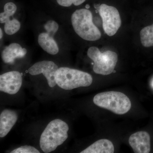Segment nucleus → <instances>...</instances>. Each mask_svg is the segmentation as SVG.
<instances>
[{"label": "nucleus", "mask_w": 153, "mask_h": 153, "mask_svg": "<svg viewBox=\"0 0 153 153\" xmlns=\"http://www.w3.org/2000/svg\"><path fill=\"white\" fill-rule=\"evenodd\" d=\"M94 104L117 114L128 112L131 107L128 97L118 91H110L97 94L93 98Z\"/></svg>", "instance_id": "20e7f679"}, {"label": "nucleus", "mask_w": 153, "mask_h": 153, "mask_svg": "<svg viewBox=\"0 0 153 153\" xmlns=\"http://www.w3.org/2000/svg\"><path fill=\"white\" fill-rule=\"evenodd\" d=\"M69 129L68 124L60 119L50 122L42 133L40 139L41 149L44 153L55 151L68 138Z\"/></svg>", "instance_id": "f257e3e1"}, {"label": "nucleus", "mask_w": 153, "mask_h": 153, "mask_svg": "<svg viewBox=\"0 0 153 153\" xmlns=\"http://www.w3.org/2000/svg\"><path fill=\"white\" fill-rule=\"evenodd\" d=\"M71 22L76 34L85 41H97L101 38V33L94 24L92 13L89 10H76L71 16Z\"/></svg>", "instance_id": "f03ea898"}, {"label": "nucleus", "mask_w": 153, "mask_h": 153, "mask_svg": "<svg viewBox=\"0 0 153 153\" xmlns=\"http://www.w3.org/2000/svg\"><path fill=\"white\" fill-rule=\"evenodd\" d=\"M22 84V74L17 71H11L0 76V91L10 94H16Z\"/></svg>", "instance_id": "6e6552de"}, {"label": "nucleus", "mask_w": 153, "mask_h": 153, "mask_svg": "<svg viewBox=\"0 0 153 153\" xmlns=\"http://www.w3.org/2000/svg\"><path fill=\"white\" fill-rule=\"evenodd\" d=\"M114 148L109 140L101 139L97 141L80 153H113Z\"/></svg>", "instance_id": "f8f14e48"}, {"label": "nucleus", "mask_w": 153, "mask_h": 153, "mask_svg": "<svg viewBox=\"0 0 153 153\" xmlns=\"http://www.w3.org/2000/svg\"><path fill=\"white\" fill-rule=\"evenodd\" d=\"M11 153H40L36 148L30 146H22L17 148L11 152Z\"/></svg>", "instance_id": "a211bd4d"}, {"label": "nucleus", "mask_w": 153, "mask_h": 153, "mask_svg": "<svg viewBox=\"0 0 153 153\" xmlns=\"http://www.w3.org/2000/svg\"><path fill=\"white\" fill-rule=\"evenodd\" d=\"M85 0H57V3L60 6L69 7L72 4L75 6H79L85 2Z\"/></svg>", "instance_id": "6ab92c4d"}, {"label": "nucleus", "mask_w": 153, "mask_h": 153, "mask_svg": "<svg viewBox=\"0 0 153 153\" xmlns=\"http://www.w3.org/2000/svg\"><path fill=\"white\" fill-rule=\"evenodd\" d=\"M87 55L94 61L93 69L96 74L107 75L114 71L118 61L116 52L106 51L102 53L97 47H91L88 50Z\"/></svg>", "instance_id": "39448f33"}, {"label": "nucleus", "mask_w": 153, "mask_h": 153, "mask_svg": "<svg viewBox=\"0 0 153 153\" xmlns=\"http://www.w3.org/2000/svg\"><path fill=\"white\" fill-rule=\"evenodd\" d=\"M141 43L146 47H153V24L143 28L140 32Z\"/></svg>", "instance_id": "4468645a"}, {"label": "nucleus", "mask_w": 153, "mask_h": 153, "mask_svg": "<svg viewBox=\"0 0 153 153\" xmlns=\"http://www.w3.org/2000/svg\"><path fill=\"white\" fill-rule=\"evenodd\" d=\"M21 28V24L17 19L9 20L5 23L4 30L7 35H13L17 33Z\"/></svg>", "instance_id": "dca6fc26"}, {"label": "nucleus", "mask_w": 153, "mask_h": 153, "mask_svg": "<svg viewBox=\"0 0 153 153\" xmlns=\"http://www.w3.org/2000/svg\"><path fill=\"white\" fill-rule=\"evenodd\" d=\"M44 27L47 33L50 36L53 37L59 29V25L57 22L53 20H49L44 25Z\"/></svg>", "instance_id": "f3484780"}, {"label": "nucleus", "mask_w": 153, "mask_h": 153, "mask_svg": "<svg viewBox=\"0 0 153 153\" xmlns=\"http://www.w3.org/2000/svg\"><path fill=\"white\" fill-rule=\"evenodd\" d=\"M58 68L53 61L43 60L35 63L29 68L28 72L32 75L43 74L47 79L49 87H54L57 84L55 76Z\"/></svg>", "instance_id": "0eeeda50"}, {"label": "nucleus", "mask_w": 153, "mask_h": 153, "mask_svg": "<svg viewBox=\"0 0 153 153\" xmlns=\"http://www.w3.org/2000/svg\"><path fill=\"white\" fill-rule=\"evenodd\" d=\"M18 114L16 111L4 110L0 115V137H5L16 123Z\"/></svg>", "instance_id": "9d476101"}, {"label": "nucleus", "mask_w": 153, "mask_h": 153, "mask_svg": "<svg viewBox=\"0 0 153 153\" xmlns=\"http://www.w3.org/2000/svg\"><path fill=\"white\" fill-rule=\"evenodd\" d=\"M38 43L43 50L50 55H56L59 52V48L53 37L47 33H42L39 34Z\"/></svg>", "instance_id": "ddd939ff"}, {"label": "nucleus", "mask_w": 153, "mask_h": 153, "mask_svg": "<svg viewBox=\"0 0 153 153\" xmlns=\"http://www.w3.org/2000/svg\"></svg>", "instance_id": "412c9836"}, {"label": "nucleus", "mask_w": 153, "mask_h": 153, "mask_svg": "<svg viewBox=\"0 0 153 153\" xmlns=\"http://www.w3.org/2000/svg\"><path fill=\"white\" fill-rule=\"evenodd\" d=\"M0 33H1V34H0V38L1 39L3 37V32L2 30L1 29H0Z\"/></svg>", "instance_id": "aec40b11"}, {"label": "nucleus", "mask_w": 153, "mask_h": 153, "mask_svg": "<svg viewBox=\"0 0 153 153\" xmlns=\"http://www.w3.org/2000/svg\"><path fill=\"white\" fill-rule=\"evenodd\" d=\"M99 14L102 21L103 30L108 36L115 35L121 25L119 11L115 7L102 4L100 7Z\"/></svg>", "instance_id": "423d86ee"}, {"label": "nucleus", "mask_w": 153, "mask_h": 153, "mask_svg": "<svg viewBox=\"0 0 153 153\" xmlns=\"http://www.w3.org/2000/svg\"><path fill=\"white\" fill-rule=\"evenodd\" d=\"M129 143L135 153H149L150 152V137L147 132L138 131L130 137Z\"/></svg>", "instance_id": "1a4fd4ad"}, {"label": "nucleus", "mask_w": 153, "mask_h": 153, "mask_svg": "<svg viewBox=\"0 0 153 153\" xmlns=\"http://www.w3.org/2000/svg\"><path fill=\"white\" fill-rule=\"evenodd\" d=\"M55 79L59 87L67 90L90 86L93 81L92 76L87 72L64 67L58 68Z\"/></svg>", "instance_id": "7ed1b4c3"}, {"label": "nucleus", "mask_w": 153, "mask_h": 153, "mask_svg": "<svg viewBox=\"0 0 153 153\" xmlns=\"http://www.w3.org/2000/svg\"><path fill=\"white\" fill-rule=\"evenodd\" d=\"M17 7L13 2L7 3L4 6V12L0 14V22L5 23L10 20V17L15 14L17 10Z\"/></svg>", "instance_id": "2eb2a0df"}, {"label": "nucleus", "mask_w": 153, "mask_h": 153, "mask_svg": "<svg viewBox=\"0 0 153 153\" xmlns=\"http://www.w3.org/2000/svg\"><path fill=\"white\" fill-rule=\"evenodd\" d=\"M27 53V49L22 48L20 44L12 43L3 50L2 59L5 63L12 64L14 63L15 59L25 57Z\"/></svg>", "instance_id": "9b49d317"}]
</instances>
